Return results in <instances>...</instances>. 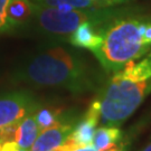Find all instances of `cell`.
I'll return each mask as SVG.
<instances>
[{
    "mask_svg": "<svg viewBox=\"0 0 151 151\" xmlns=\"http://www.w3.org/2000/svg\"><path fill=\"white\" fill-rule=\"evenodd\" d=\"M140 151H151V142H149L143 149H141Z\"/></svg>",
    "mask_w": 151,
    "mask_h": 151,
    "instance_id": "19",
    "label": "cell"
},
{
    "mask_svg": "<svg viewBox=\"0 0 151 151\" xmlns=\"http://www.w3.org/2000/svg\"><path fill=\"white\" fill-rule=\"evenodd\" d=\"M39 131L40 130L38 128L34 113L29 114L19 121L16 131L15 142L18 145L19 148L29 150V148L32 146V143L36 140Z\"/></svg>",
    "mask_w": 151,
    "mask_h": 151,
    "instance_id": "10",
    "label": "cell"
},
{
    "mask_svg": "<svg viewBox=\"0 0 151 151\" xmlns=\"http://www.w3.org/2000/svg\"><path fill=\"white\" fill-rule=\"evenodd\" d=\"M125 14L103 25L102 43L93 52L105 73L118 72L151 49V44L145 37L150 18L124 16Z\"/></svg>",
    "mask_w": 151,
    "mask_h": 151,
    "instance_id": "2",
    "label": "cell"
},
{
    "mask_svg": "<svg viewBox=\"0 0 151 151\" xmlns=\"http://www.w3.org/2000/svg\"><path fill=\"white\" fill-rule=\"evenodd\" d=\"M123 138V132L116 125H101L93 135L92 146L97 151L119 142Z\"/></svg>",
    "mask_w": 151,
    "mask_h": 151,
    "instance_id": "11",
    "label": "cell"
},
{
    "mask_svg": "<svg viewBox=\"0 0 151 151\" xmlns=\"http://www.w3.org/2000/svg\"><path fill=\"white\" fill-rule=\"evenodd\" d=\"M17 151H29V150H27V149H22V148H18V150Z\"/></svg>",
    "mask_w": 151,
    "mask_h": 151,
    "instance_id": "20",
    "label": "cell"
},
{
    "mask_svg": "<svg viewBox=\"0 0 151 151\" xmlns=\"http://www.w3.org/2000/svg\"><path fill=\"white\" fill-rule=\"evenodd\" d=\"M34 116H35V120H36L40 131L50 128V127H54L56 124L64 122L66 120H70L65 119V116H63L60 110H55L52 108H42L40 105L34 112Z\"/></svg>",
    "mask_w": 151,
    "mask_h": 151,
    "instance_id": "13",
    "label": "cell"
},
{
    "mask_svg": "<svg viewBox=\"0 0 151 151\" xmlns=\"http://www.w3.org/2000/svg\"><path fill=\"white\" fill-rule=\"evenodd\" d=\"M150 93L151 78L141 80L123 70L113 73L95 97L100 106L101 124L121 125L134 113Z\"/></svg>",
    "mask_w": 151,
    "mask_h": 151,
    "instance_id": "3",
    "label": "cell"
},
{
    "mask_svg": "<svg viewBox=\"0 0 151 151\" xmlns=\"http://www.w3.org/2000/svg\"><path fill=\"white\" fill-rule=\"evenodd\" d=\"M70 151H97L94 147L90 146H73L70 149Z\"/></svg>",
    "mask_w": 151,
    "mask_h": 151,
    "instance_id": "16",
    "label": "cell"
},
{
    "mask_svg": "<svg viewBox=\"0 0 151 151\" xmlns=\"http://www.w3.org/2000/svg\"><path fill=\"white\" fill-rule=\"evenodd\" d=\"M102 26L90 22H83L68 36V43L73 47L90 49L93 53L102 43Z\"/></svg>",
    "mask_w": 151,
    "mask_h": 151,
    "instance_id": "8",
    "label": "cell"
},
{
    "mask_svg": "<svg viewBox=\"0 0 151 151\" xmlns=\"http://www.w3.org/2000/svg\"><path fill=\"white\" fill-rule=\"evenodd\" d=\"M12 76L18 83L64 88L73 93L96 90L101 80L100 72L84 55L62 45L49 46L28 56Z\"/></svg>",
    "mask_w": 151,
    "mask_h": 151,
    "instance_id": "1",
    "label": "cell"
},
{
    "mask_svg": "<svg viewBox=\"0 0 151 151\" xmlns=\"http://www.w3.org/2000/svg\"><path fill=\"white\" fill-rule=\"evenodd\" d=\"M75 123V120H66L54 127L39 131L29 151H54L70 137Z\"/></svg>",
    "mask_w": 151,
    "mask_h": 151,
    "instance_id": "6",
    "label": "cell"
},
{
    "mask_svg": "<svg viewBox=\"0 0 151 151\" xmlns=\"http://www.w3.org/2000/svg\"><path fill=\"white\" fill-rule=\"evenodd\" d=\"M8 4L9 0H0V34H5L12 30L7 16Z\"/></svg>",
    "mask_w": 151,
    "mask_h": 151,
    "instance_id": "14",
    "label": "cell"
},
{
    "mask_svg": "<svg viewBox=\"0 0 151 151\" xmlns=\"http://www.w3.org/2000/svg\"><path fill=\"white\" fill-rule=\"evenodd\" d=\"M113 5H119V4H122V2H125V1H129V0H111Z\"/></svg>",
    "mask_w": 151,
    "mask_h": 151,
    "instance_id": "18",
    "label": "cell"
},
{
    "mask_svg": "<svg viewBox=\"0 0 151 151\" xmlns=\"http://www.w3.org/2000/svg\"><path fill=\"white\" fill-rule=\"evenodd\" d=\"M100 123V106L94 99L87 111L83 114L81 119L76 121L74 128L70 134V140H73L77 146H90L93 141V135Z\"/></svg>",
    "mask_w": 151,
    "mask_h": 151,
    "instance_id": "7",
    "label": "cell"
},
{
    "mask_svg": "<svg viewBox=\"0 0 151 151\" xmlns=\"http://www.w3.org/2000/svg\"><path fill=\"white\" fill-rule=\"evenodd\" d=\"M128 147H129L128 146V142L124 140V138H122L119 142H116V143H114L112 146H109L99 151H128Z\"/></svg>",
    "mask_w": 151,
    "mask_h": 151,
    "instance_id": "15",
    "label": "cell"
},
{
    "mask_svg": "<svg viewBox=\"0 0 151 151\" xmlns=\"http://www.w3.org/2000/svg\"><path fill=\"white\" fill-rule=\"evenodd\" d=\"M39 102L27 91L0 93V129L34 113Z\"/></svg>",
    "mask_w": 151,
    "mask_h": 151,
    "instance_id": "5",
    "label": "cell"
},
{
    "mask_svg": "<svg viewBox=\"0 0 151 151\" xmlns=\"http://www.w3.org/2000/svg\"><path fill=\"white\" fill-rule=\"evenodd\" d=\"M30 1L34 5L44 6V7H56L62 10L99 8L93 0H30Z\"/></svg>",
    "mask_w": 151,
    "mask_h": 151,
    "instance_id": "12",
    "label": "cell"
},
{
    "mask_svg": "<svg viewBox=\"0 0 151 151\" xmlns=\"http://www.w3.org/2000/svg\"><path fill=\"white\" fill-rule=\"evenodd\" d=\"M93 1L96 4L99 8H109V7L113 6L111 0H93Z\"/></svg>",
    "mask_w": 151,
    "mask_h": 151,
    "instance_id": "17",
    "label": "cell"
},
{
    "mask_svg": "<svg viewBox=\"0 0 151 151\" xmlns=\"http://www.w3.org/2000/svg\"><path fill=\"white\" fill-rule=\"evenodd\" d=\"M128 9H70L62 10L56 7L34 5V16L39 30L57 37L70 36L83 22L104 25L105 22L128 12Z\"/></svg>",
    "mask_w": 151,
    "mask_h": 151,
    "instance_id": "4",
    "label": "cell"
},
{
    "mask_svg": "<svg viewBox=\"0 0 151 151\" xmlns=\"http://www.w3.org/2000/svg\"><path fill=\"white\" fill-rule=\"evenodd\" d=\"M7 16L12 30L32 20L34 4L30 0H9Z\"/></svg>",
    "mask_w": 151,
    "mask_h": 151,
    "instance_id": "9",
    "label": "cell"
}]
</instances>
